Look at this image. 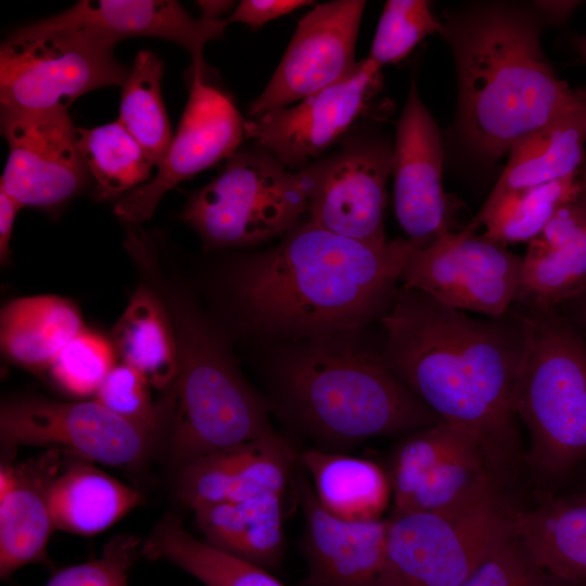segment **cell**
<instances>
[{"instance_id":"44dd1931","label":"cell","mask_w":586,"mask_h":586,"mask_svg":"<svg viewBox=\"0 0 586 586\" xmlns=\"http://www.w3.org/2000/svg\"><path fill=\"white\" fill-rule=\"evenodd\" d=\"M297 461L290 443L272 431L182 466L178 495L191 510L266 494L283 496Z\"/></svg>"},{"instance_id":"9a60e30c","label":"cell","mask_w":586,"mask_h":586,"mask_svg":"<svg viewBox=\"0 0 586 586\" xmlns=\"http://www.w3.org/2000/svg\"><path fill=\"white\" fill-rule=\"evenodd\" d=\"M244 125L231 99L192 72L189 98L164 160L149 182L117 201L116 216L133 225L150 219L167 191L231 157L245 136Z\"/></svg>"},{"instance_id":"f546056e","label":"cell","mask_w":586,"mask_h":586,"mask_svg":"<svg viewBox=\"0 0 586 586\" xmlns=\"http://www.w3.org/2000/svg\"><path fill=\"white\" fill-rule=\"evenodd\" d=\"M123 362L139 370L157 390H170L178 375V349L169 313L157 292L139 285L112 330Z\"/></svg>"},{"instance_id":"ab89813d","label":"cell","mask_w":586,"mask_h":586,"mask_svg":"<svg viewBox=\"0 0 586 586\" xmlns=\"http://www.w3.org/2000/svg\"><path fill=\"white\" fill-rule=\"evenodd\" d=\"M310 3L307 0H243L226 21L259 27Z\"/></svg>"},{"instance_id":"30bf717a","label":"cell","mask_w":586,"mask_h":586,"mask_svg":"<svg viewBox=\"0 0 586 586\" xmlns=\"http://www.w3.org/2000/svg\"><path fill=\"white\" fill-rule=\"evenodd\" d=\"M386 472L393 513L456 514L502 494L477 437L445 420L407 434Z\"/></svg>"},{"instance_id":"ffe728a7","label":"cell","mask_w":586,"mask_h":586,"mask_svg":"<svg viewBox=\"0 0 586 586\" xmlns=\"http://www.w3.org/2000/svg\"><path fill=\"white\" fill-rule=\"evenodd\" d=\"M227 26V21L195 20L174 0H81L58 15L18 30L80 29L114 47L130 37L165 39L184 48L192 59V72L203 74L205 44L220 39Z\"/></svg>"},{"instance_id":"60d3db41","label":"cell","mask_w":586,"mask_h":586,"mask_svg":"<svg viewBox=\"0 0 586 586\" xmlns=\"http://www.w3.org/2000/svg\"><path fill=\"white\" fill-rule=\"evenodd\" d=\"M21 204L0 188V259L5 264L10 258V241Z\"/></svg>"},{"instance_id":"2e32d148","label":"cell","mask_w":586,"mask_h":586,"mask_svg":"<svg viewBox=\"0 0 586 586\" xmlns=\"http://www.w3.org/2000/svg\"><path fill=\"white\" fill-rule=\"evenodd\" d=\"M366 1L336 0L316 5L297 24L277 69L251 103V118L342 80L354 69L355 46Z\"/></svg>"},{"instance_id":"b9f144b4","label":"cell","mask_w":586,"mask_h":586,"mask_svg":"<svg viewBox=\"0 0 586 586\" xmlns=\"http://www.w3.org/2000/svg\"><path fill=\"white\" fill-rule=\"evenodd\" d=\"M577 2L573 1H535V9L543 16L545 22L562 21L576 7Z\"/></svg>"},{"instance_id":"f6af8a7d","label":"cell","mask_w":586,"mask_h":586,"mask_svg":"<svg viewBox=\"0 0 586 586\" xmlns=\"http://www.w3.org/2000/svg\"><path fill=\"white\" fill-rule=\"evenodd\" d=\"M545 586H586V584L571 583L548 575Z\"/></svg>"},{"instance_id":"7402d4cb","label":"cell","mask_w":586,"mask_h":586,"mask_svg":"<svg viewBox=\"0 0 586 586\" xmlns=\"http://www.w3.org/2000/svg\"><path fill=\"white\" fill-rule=\"evenodd\" d=\"M586 289V203L561 207L527 243L517 301L553 307Z\"/></svg>"},{"instance_id":"9c48e42d","label":"cell","mask_w":586,"mask_h":586,"mask_svg":"<svg viewBox=\"0 0 586 586\" xmlns=\"http://www.w3.org/2000/svg\"><path fill=\"white\" fill-rule=\"evenodd\" d=\"M113 49L86 30L17 29L0 49L1 110H67L85 93L123 86L130 68L115 59Z\"/></svg>"},{"instance_id":"e0dca14e","label":"cell","mask_w":586,"mask_h":586,"mask_svg":"<svg viewBox=\"0 0 586 586\" xmlns=\"http://www.w3.org/2000/svg\"><path fill=\"white\" fill-rule=\"evenodd\" d=\"M444 149L440 128L411 81L393 146L394 209L417 249L454 231L443 188Z\"/></svg>"},{"instance_id":"52a82bcc","label":"cell","mask_w":586,"mask_h":586,"mask_svg":"<svg viewBox=\"0 0 586 586\" xmlns=\"http://www.w3.org/2000/svg\"><path fill=\"white\" fill-rule=\"evenodd\" d=\"M305 169H285L258 148L234 153L209 183L195 191L180 218L209 247L250 245L284 235L308 213Z\"/></svg>"},{"instance_id":"bcb514c9","label":"cell","mask_w":586,"mask_h":586,"mask_svg":"<svg viewBox=\"0 0 586 586\" xmlns=\"http://www.w3.org/2000/svg\"><path fill=\"white\" fill-rule=\"evenodd\" d=\"M582 183H583V198H584V201L586 203V170L583 171V176H582Z\"/></svg>"},{"instance_id":"d6a6232c","label":"cell","mask_w":586,"mask_h":586,"mask_svg":"<svg viewBox=\"0 0 586 586\" xmlns=\"http://www.w3.org/2000/svg\"><path fill=\"white\" fill-rule=\"evenodd\" d=\"M77 133L79 151L95 181L98 200H119L152 179L154 165L117 120L94 128H77Z\"/></svg>"},{"instance_id":"e575fe53","label":"cell","mask_w":586,"mask_h":586,"mask_svg":"<svg viewBox=\"0 0 586 586\" xmlns=\"http://www.w3.org/2000/svg\"><path fill=\"white\" fill-rule=\"evenodd\" d=\"M441 30V20L432 13L429 1L390 0L379 20L368 59L381 68L397 63L424 37Z\"/></svg>"},{"instance_id":"7c38bea8","label":"cell","mask_w":586,"mask_h":586,"mask_svg":"<svg viewBox=\"0 0 586 586\" xmlns=\"http://www.w3.org/2000/svg\"><path fill=\"white\" fill-rule=\"evenodd\" d=\"M474 222L416 249L405 264L404 289L424 292L458 310L498 317L517 301L523 256L476 235Z\"/></svg>"},{"instance_id":"8fae6325","label":"cell","mask_w":586,"mask_h":586,"mask_svg":"<svg viewBox=\"0 0 586 586\" xmlns=\"http://www.w3.org/2000/svg\"><path fill=\"white\" fill-rule=\"evenodd\" d=\"M155 433L95 399L65 403L24 397L7 400L0 409V441L7 450L47 446L82 461L129 467L146 458Z\"/></svg>"},{"instance_id":"4fadbf2b","label":"cell","mask_w":586,"mask_h":586,"mask_svg":"<svg viewBox=\"0 0 586 586\" xmlns=\"http://www.w3.org/2000/svg\"><path fill=\"white\" fill-rule=\"evenodd\" d=\"M1 132L9 157L0 188L22 207L54 211L87 186L90 173L67 110H1Z\"/></svg>"},{"instance_id":"4dcf8cb0","label":"cell","mask_w":586,"mask_h":586,"mask_svg":"<svg viewBox=\"0 0 586 586\" xmlns=\"http://www.w3.org/2000/svg\"><path fill=\"white\" fill-rule=\"evenodd\" d=\"M141 552L179 566L206 586H284L269 571L195 538L174 514L161 519Z\"/></svg>"},{"instance_id":"f1b7e54d","label":"cell","mask_w":586,"mask_h":586,"mask_svg":"<svg viewBox=\"0 0 586 586\" xmlns=\"http://www.w3.org/2000/svg\"><path fill=\"white\" fill-rule=\"evenodd\" d=\"M585 142L586 103L518 139L489 195L542 186L579 171Z\"/></svg>"},{"instance_id":"7a4b0ae2","label":"cell","mask_w":586,"mask_h":586,"mask_svg":"<svg viewBox=\"0 0 586 586\" xmlns=\"http://www.w3.org/2000/svg\"><path fill=\"white\" fill-rule=\"evenodd\" d=\"M416 249L408 239L367 243L308 220L275 247L235 262L226 284L252 331L321 340L353 333L392 307Z\"/></svg>"},{"instance_id":"ba28073f","label":"cell","mask_w":586,"mask_h":586,"mask_svg":"<svg viewBox=\"0 0 586 586\" xmlns=\"http://www.w3.org/2000/svg\"><path fill=\"white\" fill-rule=\"evenodd\" d=\"M517 512L499 494L456 514L393 513L384 586H460L517 534Z\"/></svg>"},{"instance_id":"7bdbcfd3","label":"cell","mask_w":586,"mask_h":586,"mask_svg":"<svg viewBox=\"0 0 586 586\" xmlns=\"http://www.w3.org/2000/svg\"><path fill=\"white\" fill-rule=\"evenodd\" d=\"M201 9V18L206 21H219V16L226 13L232 5L233 1L221 0H204L198 1Z\"/></svg>"},{"instance_id":"484cf974","label":"cell","mask_w":586,"mask_h":586,"mask_svg":"<svg viewBox=\"0 0 586 586\" xmlns=\"http://www.w3.org/2000/svg\"><path fill=\"white\" fill-rule=\"evenodd\" d=\"M84 329L79 308L65 297H20L1 310V349L12 362L41 371L49 369L63 347Z\"/></svg>"},{"instance_id":"836d02e7","label":"cell","mask_w":586,"mask_h":586,"mask_svg":"<svg viewBox=\"0 0 586 586\" xmlns=\"http://www.w3.org/2000/svg\"><path fill=\"white\" fill-rule=\"evenodd\" d=\"M162 60L152 51H139L123 84L117 119L156 168L173 140L162 98Z\"/></svg>"},{"instance_id":"277c9868","label":"cell","mask_w":586,"mask_h":586,"mask_svg":"<svg viewBox=\"0 0 586 586\" xmlns=\"http://www.w3.org/2000/svg\"><path fill=\"white\" fill-rule=\"evenodd\" d=\"M345 334L305 341L275 370L283 407L318 448L343 453L366 440L409 434L441 420L381 355L352 344Z\"/></svg>"},{"instance_id":"6da1fadb","label":"cell","mask_w":586,"mask_h":586,"mask_svg":"<svg viewBox=\"0 0 586 586\" xmlns=\"http://www.w3.org/2000/svg\"><path fill=\"white\" fill-rule=\"evenodd\" d=\"M381 321L386 367L441 420L477 437L501 487L522 460L514 409L525 347L521 313L474 319L403 288Z\"/></svg>"},{"instance_id":"1f68e13d","label":"cell","mask_w":586,"mask_h":586,"mask_svg":"<svg viewBox=\"0 0 586 586\" xmlns=\"http://www.w3.org/2000/svg\"><path fill=\"white\" fill-rule=\"evenodd\" d=\"M582 193V177L577 171L542 186L489 195L473 222L485 226L484 238L504 246L528 243L561 207Z\"/></svg>"},{"instance_id":"d6986e66","label":"cell","mask_w":586,"mask_h":586,"mask_svg":"<svg viewBox=\"0 0 586 586\" xmlns=\"http://www.w3.org/2000/svg\"><path fill=\"white\" fill-rule=\"evenodd\" d=\"M292 483L304 515V586H384L387 520L349 522L327 512L304 473Z\"/></svg>"},{"instance_id":"8d00e7d4","label":"cell","mask_w":586,"mask_h":586,"mask_svg":"<svg viewBox=\"0 0 586 586\" xmlns=\"http://www.w3.org/2000/svg\"><path fill=\"white\" fill-rule=\"evenodd\" d=\"M151 387L139 370L122 362L110 371L94 399L115 415L156 432L162 410L153 403Z\"/></svg>"},{"instance_id":"ee69618b","label":"cell","mask_w":586,"mask_h":586,"mask_svg":"<svg viewBox=\"0 0 586 586\" xmlns=\"http://www.w3.org/2000/svg\"><path fill=\"white\" fill-rule=\"evenodd\" d=\"M573 43L581 59L586 63V35L574 37Z\"/></svg>"},{"instance_id":"5bb4252c","label":"cell","mask_w":586,"mask_h":586,"mask_svg":"<svg viewBox=\"0 0 586 586\" xmlns=\"http://www.w3.org/2000/svg\"><path fill=\"white\" fill-rule=\"evenodd\" d=\"M309 187V220L361 242L385 243L386 181L393 146L380 138L347 142L336 154L303 167Z\"/></svg>"},{"instance_id":"d590c367","label":"cell","mask_w":586,"mask_h":586,"mask_svg":"<svg viewBox=\"0 0 586 586\" xmlns=\"http://www.w3.org/2000/svg\"><path fill=\"white\" fill-rule=\"evenodd\" d=\"M111 340L84 329L58 354L49 370L55 383L76 396L95 395L115 367Z\"/></svg>"},{"instance_id":"d4e9b609","label":"cell","mask_w":586,"mask_h":586,"mask_svg":"<svg viewBox=\"0 0 586 586\" xmlns=\"http://www.w3.org/2000/svg\"><path fill=\"white\" fill-rule=\"evenodd\" d=\"M320 506L349 522L380 520L392 497L386 470L372 460L321 448L298 456Z\"/></svg>"},{"instance_id":"5b68a950","label":"cell","mask_w":586,"mask_h":586,"mask_svg":"<svg viewBox=\"0 0 586 586\" xmlns=\"http://www.w3.org/2000/svg\"><path fill=\"white\" fill-rule=\"evenodd\" d=\"M139 267L173 321L178 375L170 388L171 453L181 467L273 430L267 402L240 373L225 337L187 294L168 280L156 252Z\"/></svg>"},{"instance_id":"8992f818","label":"cell","mask_w":586,"mask_h":586,"mask_svg":"<svg viewBox=\"0 0 586 586\" xmlns=\"http://www.w3.org/2000/svg\"><path fill=\"white\" fill-rule=\"evenodd\" d=\"M525 305L514 409L530 438L527 467L546 481L586 457V343L552 307Z\"/></svg>"},{"instance_id":"f35d334b","label":"cell","mask_w":586,"mask_h":586,"mask_svg":"<svg viewBox=\"0 0 586 586\" xmlns=\"http://www.w3.org/2000/svg\"><path fill=\"white\" fill-rule=\"evenodd\" d=\"M547 576L517 533L460 586H545Z\"/></svg>"},{"instance_id":"3957f363","label":"cell","mask_w":586,"mask_h":586,"mask_svg":"<svg viewBox=\"0 0 586 586\" xmlns=\"http://www.w3.org/2000/svg\"><path fill=\"white\" fill-rule=\"evenodd\" d=\"M440 35L454 56L456 131L483 164L520 138L586 103V87L560 79L543 52L545 20L532 3L474 1L444 11Z\"/></svg>"},{"instance_id":"83f0119b","label":"cell","mask_w":586,"mask_h":586,"mask_svg":"<svg viewBox=\"0 0 586 586\" xmlns=\"http://www.w3.org/2000/svg\"><path fill=\"white\" fill-rule=\"evenodd\" d=\"M517 533L548 575L586 584V494L545 500L518 510Z\"/></svg>"},{"instance_id":"cb8c5ba5","label":"cell","mask_w":586,"mask_h":586,"mask_svg":"<svg viewBox=\"0 0 586 586\" xmlns=\"http://www.w3.org/2000/svg\"><path fill=\"white\" fill-rule=\"evenodd\" d=\"M282 498L266 494L192 511L207 544L270 572L284 552Z\"/></svg>"},{"instance_id":"74e56055","label":"cell","mask_w":586,"mask_h":586,"mask_svg":"<svg viewBox=\"0 0 586 586\" xmlns=\"http://www.w3.org/2000/svg\"><path fill=\"white\" fill-rule=\"evenodd\" d=\"M139 544L136 536H116L100 557L55 572L44 586H129L128 575Z\"/></svg>"},{"instance_id":"603a6c76","label":"cell","mask_w":586,"mask_h":586,"mask_svg":"<svg viewBox=\"0 0 586 586\" xmlns=\"http://www.w3.org/2000/svg\"><path fill=\"white\" fill-rule=\"evenodd\" d=\"M30 467L2 464L0 469V576L47 562L54 527L48 488L53 477Z\"/></svg>"},{"instance_id":"ac0fdd59","label":"cell","mask_w":586,"mask_h":586,"mask_svg":"<svg viewBox=\"0 0 586 586\" xmlns=\"http://www.w3.org/2000/svg\"><path fill=\"white\" fill-rule=\"evenodd\" d=\"M380 78L381 67L366 58L345 78L297 105L245 122V137L284 166L298 168L330 146L353 124L377 91Z\"/></svg>"},{"instance_id":"4316f807","label":"cell","mask_w":586,"mask_h":586,"mask_svg":"<svg viewBox=\"0 0 586 586\" xmlns=\"http://www.w3.org/2000/svg\"><path fill=\"white\" fill-rule=\"evenodd\" d=\"M48 499L55 530L79 535L102 532L142 504L140 492L86 461L53 476Z\"/></svg>"}]
</instances>
